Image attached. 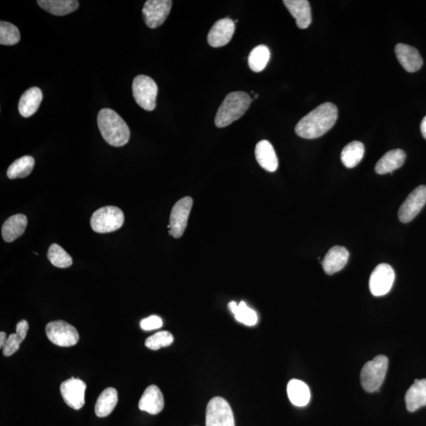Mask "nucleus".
<instances>
[{"label":"nucleus","mask_w":426,"mask_h":426,"mask_svg":"<svg viewBox=\"0 0 426 426\" xmlns=\"http://www.w3.org/2000/svg\"><path fill=\"white\" fill-rule=\"evenodd\" d=\"M338 118V109L333 103H324L298 122L296 126L298 136L315 139L333 128Z\"/></svg>","instance_id":"f257e3e1"},{"label":"nucleus","mask_w":426,"mask_h":426,"mask_svg":"<svg viewBox=\"0 0 426 426\" xmlns=\"http://www.w3.org/2000/svg\"><path fill=\"white\" fill-rule=\"evenodd\" d=\"M97 124L104 139L109 145L122 147L128 143L130 137L129 127L115 110L109 108L99 110Z\"/></svg>","instance_id":"f03ea898"},{"label":"nucleus","mask_w":426,"mask_h":426,"mask_svg":"<svg viewBox=\"0 0 426 426\" xmlns=\"http://www.w3.org/2000/svg\"><path fill=\"white\" fill-rule=\"evenodd\" d=\"M253 101V99L245 92H232L228 94L215 115V126L223 128L240 119Z\"/></svg>","instance_id":"7ed1b4c3"},{"label":"nucleus","mask_w":426,"mask_h":426,"mask_svg":"<svg viewBox=\"0 0 426 426\" xmlns=\"http://www.w3.org/2000/svg\"><path fill=\"white\" fill-rule=\"evenodd\" d=\"M388 367L389 359L385 356L375 357L372 361L365 364L360 374L363 389L367 392L378 391L384 383Z\"/></svg>","instance_id":"20e7f679"},{"label":"nucleus","mask_w":426,"mask_h":426,"mask_svg":"<svg viewBox=\"0 0 426 426\" xmlns=\"http://www.w3.org/2000/svg\"><path fill=\"white\" fill-rule=\"evenodd\" d=\"M91 228L97 233H110L124 224V214L118 207L106 206L97 210L91 217Z\"/></svg>","instance_id":"39448f33"},{"label":"nucleus","mask_w":426,"mask_h":426,"mask_svg":"<svg viewBox=\"0 0 426 426\" xmlns=\"http://www.w3.org/2000/svg\"><path fill=\"white\" fill-rule=\"evenodd\" d=\"M133 95L141 108L152 112L157 106V83L146 75H138L133 81Z\"/></svg>","instance_id":"423d86ee"},{"label":"nucleus","mask_w":426,"mask_h":426,"mask_svg":"<svg viewBox=\"0 0 426 426\" xmlns=\"http://www.w3.org/2000/svg\"><path fill=\"white\" fill-rule=\"evenodd\" d=\"M206 426H235L233 412L222 397H214L208 403Z\"/></svg>","instance_id":"0eeeda50"},{"label":"nucleus","mask_w":426,"mask_h":426,"mask_svg":"<svg viewBox=\"0 0 426 426\" xmlns=\"http://www.w3.org/2000/svg\"><path fill=\"white\" fill-rule=\"evenodd\" d=\"M46 336L52 344L63 347L75 346L79 340L77 329L64 320H55L48 323L46 326Z\"/></svg>","instance_id":"6e6552de"},{"label":"nucleus","mask_w":426,"mask_h":426,"mask_svg":"<svg viewBox=\"0 0 426 426\" xmlns=\"http://www.w3.org/2000/svg\"><path fill=\"white\" fill-rule=\"evenodd\" d=\"M192 206L193 199L186 197L177 202L171 210L168 229L169 234L175 239H179L184 235Z\"/></svg>","instance_id":"1a4fd4ad"},{"label":"nucleus","mask_w":426,"mask_h":426,"mask_svg":"<svg viewBox=\"0 0 426 426\" xmlns=\"http://www.w3.org/2000/svg\"><path fill=\"white\" fill-rule=\"evenodd\" d=\"M173 6L171 0H148L144 5L142 15L146 26L151 29L164 24Z\"/></svg>","instance_id":"9d476101"},{"label":"nucleus","mask_w":426,"mask_h":426,"mask_svg":"<svg viewBox=\"0 0 426 426\" xmlns=\"http://www.w3.org/2000/svg\"><path fill=\"white\" fill-rule=\"evenodd\" d=\"M395 272L388 264L375 268L369 278V290L374 296H384L391 291L395 281Z\"/></svg>","instance_id":"9b49d317"},{"label":"nucleus","mask_w":426,"mask_h":426,"mask_svg":"<svg viewBox=\"0 0 426 426\" xmlns=\"http://www.w3.org/2000/svg\"><path fill=\"white\" fill-rule=\"evenodd\" d=\"M426 204V186H419L408 195L399 210L402 223H409L416 217Z\"/></svg>","instance_id":"f8f14e48"},{"label":"nucleus","mask_w":426,"mask_h":426,"mask_svg":"<svg viewBox=\"0 0 426 426\" xmlns=\"http://www.w3.org/2000/svg\"><path fill=\"white\" fill-rule=\"evenodd\" d=\"M86 384L84 381L71 378L60 386V392L66 405L75 410H80L85 405Z\"/></svg>","instance_id":"ddd939ff"},{"label":"nucleus","mask_w":426,"mask_h":426,"mask_svg":"<svg viewBox=\"0 0 426 426\" xmlns=\"http://www.w3.org/2000/svg\"><path fill=\"white\" fill-rule=\"evenodd\" d=\"M235 30V21L230 18L220 19L210 30L208 35V43L213 48H220L228 44Z\"/></svg>","instance_id":"4468645a"},{"label":"nucleus","mask_w":426,"mask_h":426,"mask_svg":"<svg viewBox=\"0 0 426 426\" xmlns=\"http://www.w3.org/2000/svg\"><path fill=\"white\" fill-rule=\"evenodd\" d=\"M395 53L397 59L407 72L414 73L421 69L423 59L416 48L405 43H398Z\"/></svg>","instance_id":"2eb2a0df"},{"label":"nucleus","mask_w":426,"mask_h":426,"mask_svg":"<svg viewBox=\"0 0 426 426\" xmlns=\"http://www.w3.org/2000/svg\"><path fill=\"white\" fill-rule=\"evenodd\" d=\"M283 3L293 18L296 19V25L300 29L305 30L311 26L312 13L307 0H284Z\"/></svg>","instance_id":"dca6fc26"},{"label":"nucleus","mask_w":426,"mask_h":426,"mask_svg":"<svg viewBox=\"0 0 426 426\" xmlns=\"http://www.w3.org/2000/svg\"><path fill=\"white\" fill-rule=\"evenodd\" d=\"M349 258V252L344 246L331 248L323 260L322 267L325 273L333 275L346 267Z\"/></svg>","instance_id":"f3484780"},{"label":"nucleus","mask_w":426,"mask_h":426,"mask_svg":"<svg viewBox=\"0 0 426 426\" xmlns=\"http://www.w3.org/2000/svg\"><path fill=\"white\" fill-rule=\"evenodd\" d=\"M164 407V396L157 386L151 385L144 391L138 407L142 412L151 414H157L163 411Z\"/></svg>","instance_id":"a211bd4d"},{"label":"nucleus","mask_w":426,"mask_h":426,"mask_svg":"<svg viewBox=\"0 0 426 426\" xmlns=\"http://www.w3.org/2000/svg\"><path fill=\"white\" fill-rule=\"evenodd\" d=\"M257 162L262 168L274 173L278 168V158L275 149L269 141L263 140L257 144L255 148Z\"/></svg>","instance_id":"6ab92c4d"},{"label":"nucleus","mask_w":426,"mask_h":426,"mask_svg":"<svg viewBox=\"0 0 426 426\" xmlns=\"http://www.w3.org/2000/svg\"><path fill=\"white\" fill-rule=\"evenodd\" d=\"M43 99V93L38 87L30 88L21 96L19 103V113L24 118L31 117L40 107Z\"/></svg>","instance_id":"aec40b11"},{"label":"nucleus","mask_w":426,"mask_h":426,"mask_svg":"<svg viewBox=\"0 0 426 426\" xmlns=\"http://www.w3.org/2000/svg\"><path fill=\"white\" fill-rule=\"evenodd\" d=\"M406 153L402 149H394L384 155L375 166V171L379 175L394 173L405 164Z\"/></svg>","instance_id":"412c9836"},{"label":"nucleus","mask_w":426,"mask_h":426,"mask_svg":"<svg viewBox=\"0 0 426 426\" xmlns=\"http://www.w3.org/2000/svg\"><path fill=\"white\" fill-rule=\"evenodd\" d=\"M408 412H414L426 406V379L416 380L405 396Z\"/></svg>","instance_id":"4be33fe9"},{"label":"nucleus","mask_w":426,"mask_h":426,"mask_svg":"<svg viewBox=\"0 0 426 426\" xmlns=\"http://www.w3.org/2000/svg\"><path fill=\"white\" fill-rule=\"evenodd\" d=\"M28 220L23 214L12 215L3 225L2 235L7 242H12L24 234Z\"/></svg>","instance_id":"5701e85b"},{"label":"nucleus","mask_w":426,"mask_h":426,"mask_svg":"<svg viewBox=\"0 0 426 426\" xmlns=\"http://www.w3.org/2000/svg\"><path fill=\"white\" fill-rule=\"evenodd\" d=\"M37 3L48 13L57 16L73 13L79 8V2L76 0H38Z\"/></svg>","instance_id":"b1692460"},{"label":"nucleus","mask_w":426,"mask_h":426,"mask_svg":"<svg viewBox=\"0 0 426 426\" xmlns=\"http://www.w3.org/2000/svg\"><path fill=\"white\" fill-rule=\"evenodd\" d=\"M287 390L290 401L296 407H305L311 400V391L308 385L302 380H290Z\"/></svg>","instance_id":"393cba45"},{"label":"nucleus","mask_w":426,"mask_h":426,"mask_svg":"<svg viewBox=\"0 0 426 426\" xmlns=\"http://www.w3.org/2000/svg\"><path fill=\"white\" fill-rule=\"evenodd\" d=\"M118 403V392L113 388H108L102 391L98 397L95 413L99 418L109 416L114 411Z\"/></svg>","instance_id":"a878e982"},{"label":"nucleus","mask_w":426,"mask_h":426,"mask_svg":"<svg viewBox=\"0 0 426 426\" xmlns=\"http://www.w3.org/2000/svg\"><path fill=\"white\" fill-rule=\"evenodd\" d=\"M365 147L362 142L355 141L347 145L342 149L341 160L347 168H353L361 162L364 157Z\"/></svg>","instance_id":"bb28decb"},{"label":"nucleus","mask_w":426,"mask_h":426,"mask_svg":"<svg viewBox=\"0 0 426 426\" xmlns=\"http://www.w3.org/2000/svg\"><path fill=\"white\" fill-rule=\"evenodd\" d=\"M35 159L30 156L22 157L10 166L8 170V177L10 180L25 178L30 175L35 168Z\"/></svg>","instance_id":"cd10ccee"},{"label":"nucleus","mask_w":426,"mask_h":426,"mask_svg":"<svg viewBox=\"0 0 426 426\" xmlns=\"http://www.w3.org/2000/svg\"><path fill=\"white\" fill-rule=\"evenodd\" d=\"M230 311L235 315L238 322L247 326H253L258 323V314L252 309L248 307L246 302H241L239 305L235 302L229 303Z\"/></svg>","instance_id":"c85d7f7f"},{"label":"nucleus","mask_w":426,"mask_h":426,"mask_svg":"<svg viewBox=\"0 0 426 426\" xmlns=\"http://www.w3.org/2000/svg\"><path fill=\"white\" fill-rule=\"evenodd\" d=\"M271 57L270 50L267 46H259L254 48L249 55L248 64L253 72L259 73L267 68Z\"/></svg>","instance_id":"c756f323"},{"label":"nucleus","mask_w":426,"mask_h":426,"mask_svg":"<svg viewBox=\"0 0 426 426\" xmlns=\"http://www.w3.org/2000/svg\"><path fill=\"white\" fill-rule=\"evenodd\" d=\"M48 258L54 267L60 269L68 268L73 264V260L69 254L55 243L49 247Z\"/></svg>","instance_id":"7c9ffc66"},{"label":"nucleus","mask_w":426,"mask_h":426,"mask_svg":"<svg viewBox=\"0 0 426 426\" xmlns=\"http://www.w3.org/2000/svg\"><path fill=\"white\" fill-rule=\"evenodd\" d=\"M20 39L18 28L8 21L0 22V43L2 46H14L19 42Z\"/></svg>","instance_id":"2f4dec72"},{"label":"nucleus","mask_w":426,"mask_h":426,"mask_svg":"<svg viewBox=\"0 0 426 426\" xmlns=\"http://www.w3.org/2000/svg\"><path fill=\"white\" fill-rule=\"evenodd\" d=\"M174 337L168 331H159V333L149 336L146 339L145 345L148 349L157 351L162 347H168L173 345Z\"/></svg>","instance_id":"473e14b6"},{"label":"nucleus","mask_w":426,"mask_h":426,"mask_svg":"<svg viewBox=\"0 0 426 426\" xmlns=\"http://www.w3.org/2000/svg\"><path fill=\"white\" fill-rule=\"evenodd\" d=\"M23 342L16 333L10 334L3 348L4 356L9 357L19 351L21 342Z\"/></svg>","instance_id":"72a5a7b5"},{"label":"nucleus","mask_w":426,"mask_h":426,"mask_svg":"<svg viewBox=\"0 0 426 426\" xmlns=\"http://www.w3.org/2000/svg\"><path fill=\"white\" fill-rule=\"evenodd\" d=\"M141 328L145 331L158 329L162 327L163 320L156 315L142 320L140 323Z\"/></svg>","instance_id":"f704fd0d"},{"label":"nucleus","mask_w":426,"mask_h":426,"mask_svg":"<svg viewBox=\"0 0 426 426\" xmlns=\"http://www.w3.org/2000/svg\"><path fill=\"white\" fill-rule=\"evenodd\" d=\"M28 331H29V324H28L26 320H21L16 326V334L22 340H25Z\"/></svg>","instance_id":"c9c22d12"},{"label":"nucleus","mask_w":426,"mask_h":426,"mask_svg":"<svg viewBox=\"0 0 426 426\" xmlns=\"http://www.w3.org/2000/svg\"><path fill=\"white\" fill-rule=\"evenodd\" d=\"M7 340V335H6L3 331H1V333H0V348H3Z\"/></svg>","instance_id":"e433bc0d"},{"label":"nucleus","mask_w":426,"mask_h":426,"mask_svg":"<svg viewBox=\"0 0 426 426\" xmlns=\"http://www.w3.org/2000/svg\"><path fill=\"white\" fill-rule=\"evenodd\" d=\"M421 132H422V135L424 137L425 139H426V116L422 121Z\"/></svg>","instance_id":"4c0bfd02"},{"label":"nucleus","mask_w":426,"mask_h":426,"mask_svg":"<svg viewBox=\"0 0 426 426\" xmlns=\"http://www.w3.org/2000/svg\"><path fill=\"white\" fill-rule=\"evenodd\" d=\"M258 94H254L253 98L254 99H258Z\"/></svg>","instance_id":"58836bf2"}]
</instances>
